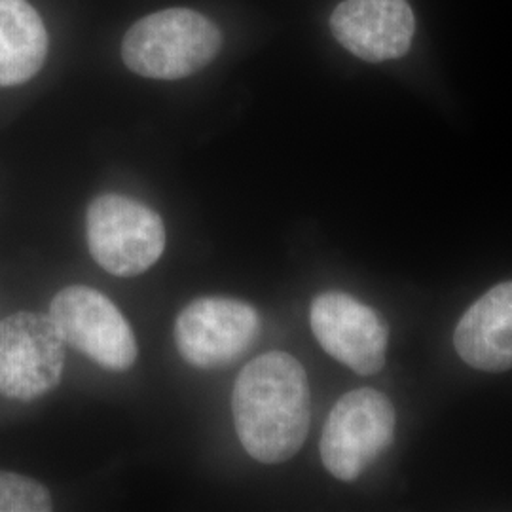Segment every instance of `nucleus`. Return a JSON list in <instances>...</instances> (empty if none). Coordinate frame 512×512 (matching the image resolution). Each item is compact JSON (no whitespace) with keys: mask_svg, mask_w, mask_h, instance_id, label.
<instances>
[{"mask_svg":"<svg viewBox=\"0 0 512 512\" xmlns=\"http://www.w3.org/2000/svg\"><path fill=\"white\" fill-rule=\"evenodd\" d=\"M232 416L241 446L258 463L294 458L310 433L311 393L304 366L285 351L253 359L234 384Z\"/></svg>","mask_w":512,"mask_h":512,"instance_id":"f257e3e1","label":"nucleus"},{"mask_svg":"<svg viewBox=\"0 0 512 512\" xmlns=\"http://www.w3.org/2000/svg\"><path fill=\"white\" fill-rule=\"evenodd\" d=\"M222 35L209 18L194 10L171 8L139 19L122 44L133 73L154 80H179L198 73L219 54Z\"/></svg>","mask_w":512,"mask_h":512,"instance_id":"f03ea898","label":"nucleus"},{"mask_svg":"<svg viewBox=\"0 0 512 512\" xmlns=\"http://www.w3.org/2000/svg\"><path fill=\"white\" fill-rule=\"evenodd\" d=\"M86 239L93 260L105 272L135 277L164 255V220L145 203L122 194H103L88 207Z\"/></svg>","mask_w":512,"mask_h":512,"instance_id":"7ed1b4c3","label":"nucleus"},{"mask_svg":"<svg viewBox=\"0 0 512 512\" xmlns=\"http://www.w3.org/2000/svg\"><path fill=\"white\" fill-rule=\"evenodd\" d=\"M395 421L384 393L370 387L346 393L323 427L319 448L325 469L338 480H357L391 446Z\"/></svg>","mask_w":512,"mask_h":512,"instance_id":"20e7f679","label":"nucleus"},{"mask_svg":"<svg viewBox=\"0 0 512 512\" xmlns=\"http://www.w3.org/2000/svg\"><path fill=\"white\" fill-rule=\"evenodd\" d=\"M48 315L65 346L95 365L122 372L137 361L139 348L128 319L109 296L92 287H65L55 294Z\"/></svg>","mask_w":512,"mask_h":512,"instance_id":"39448f33","label":"nucleus"},{"mask_svg":"<svg viewBox=\"0 0 512 512\" xmlns=\"http://www.w3.org/2000/svg\"><path fill=\"white\" fill-rule=\"evenodd\" d=\"M65 342L50 315L18 311L0 323V395L35 401L59 384Z\"/></svg>","mask_w":512,"mask_h":512,"instance_id":"423d86ee","label":"nucleus"},{"mask_svg":"<svg viewBox=\"0 0 512 512\" xmlns=\"http://www.w3.org/2000/svg\"><path fill=\"white\" fill-rule=\"evenodd\" d=\"M260 317L238 298L203 296L175 321V346L188 365L211 370L230 365L255 344Z\"/></svg>","mask_w":512,"mask_h":512,"instance_id":"0eeeda50","label":"nucleus"},{"mask_svg":"<svg viewBox=\"0 0 512 512\" xmlns=\"http://www.w3.org/2000/svg\"><path fill=\"white\" fill-rule=\"evenodd\" d=\"M311 330L332 359L361 376L385 365L389 330L382 315L346 293L319 294L310 310Z\"/></svg>","mask_w":512,"mask_h":512,"instance_id":"6e6552de","label":"nucleus"},{"mask_svg":"<svg viewBox=\"0 0 512 512\" xmlns=\"http://www.w3.org/2000/svg\"><path fill=\"white\" fill-rule=\"evenodd\" d=\"M334 38L368 63L408 54L416 18L408 0H344L330 16Z\"/></svg>","mask_w":512,"mask_h":512,"instance_id":"1a4fd4ad","label":"nucleus"},{"mask_svg":"<svg viewBox=\"0 0 512 512\" xmlns=\"http://www.w3.org/2000/svg\"><path fill=\"white\" fill-rule=\"evenodd\" d=\"M459 357L484 372L512 368V281L480 296L454 332Z\"/></svg>","mask_w":512,"mask_h":512,"instance_id":"9d476101","label":"nucleus"},{"mask_svg":"<svg viewBox=\"0 0 512 512\" xmlns=\"http://www.w3.org/2000/svg\"><path fill=\"white\" fill-rule=\"evenodd\" d=\"M48 35L27 0H0V86H18L42 69Z\"/></svg>","mask_w":512,"mask_h":512,"instance_id":"9b49d317","label":"nucleus"},{"mask_svg":"<svg viewBox=\"0 0 512 512\" xmlns=\"http://www.w3.org/2000/svg\"><path fill=\"white\" fill-rule=\"evenodd\" d=\"M52 507L46 486L29 476L0 471V512H48Z\"/></svg>","mask_w":512,"mask_h":512,"instance_id":"f8f14e48","label":"nucleus"}]
</instances>
